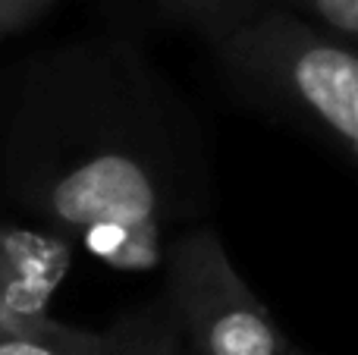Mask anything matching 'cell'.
<instances>
[{"label": "cell", "instance_id": "7", "mask_svg": "<svg viewBox=\"0 0 358 355\" xmlns=\"http://www.w3.org/2000/svg\"><path fill=\"white\" fill-rule=\"evenodd\" d=\"M189 22L201 25L214 41L258 16L255 0H170Z\"/></svg>", "mask_w": 358, "mask_h": 355}, {"label": "cell", "instance_id": "4", "mask_svg": "<svg viewBox=\"0 0 358 355\" xmlns=\"http://www.w3.org/2000/svg\"><path fill=\"white\" fill-rule=\"evenodd\" d=\"M73 264V242L54 230L0 224V333H29L50 318L48 305Z\"/></svg>", "mask_w": 358, "mask_h": 355}, {"label": "cell", "instance_id": "8", "mask_svg": "<svg viewBox=\"0 0 358 355\" xmlns=\"http://www.w3.org/2000/svg\"><path fill=\"white\" fill-rule=\"evenodd\" d=\"M321 19L324 35L358 54V0H305Z\"/></svg>", "mask_w": 358, "mask_h": 355}, {"label": "cell", "instance_id": "3", "mask_svg": "<svg viewBox=\"0 0 358 355\" xmlns=\"http://www.w3.org/2000/svg\"><path fill=\"white\" fill-rule=\"evenodd\" d=\"M167 305L185 355H292L267 305L233 268L217 230H182L164 258Z\"/></svg>", "mask_w": 358, "mask_h": 355}, {"label": "cell", "instance_id": "10", "mask_svg": "<svg viewBox=\"0 0 358 355\" xmlns=\"http://www.w3.org/2000/svg\"><path fill=\"white\" fill-rule=\"evenodd\" d=\"M292 355H305V352H299V349H296V352H292Z\"/></svg>", "mask_w": 358, "mask_h": 355}, {"label": "cell", "instance_id": "9", "mask_svg": "<svg viewBox=\"0 0 358 355\" xmlns=\"http://www.w3.org/2000/svg\"><path fill=\"white\" fill-rule=\"evenodd\" d=\"M57 0H0V38L29 29Z\"/></svg>", "mask_w": 358, "mask_h": 355}, {"label": "cell", "instance_id": "5", "mask_svg": "<svg viewBox=\"0 0 358 355\" xmlns=\"http://www.w3.org/2000/svg\"><path fill=\"white\" fill-rule=\"evenodd\" d=\"M101 355H185L176 318L167 299L136 308L104 331Z\"/></svg>", "mask_w": 358, "mask_h": 355}, {"label": "cell", "instance_id": "1", "mask_svg": "<svg viewBox=\"0 0 358 355\" xmlns=\"http://www.w3.org/2000/svg\"><path fill=\"white\" fill-rule=\"evenodd\" d=\"M176 126L161 82L123 48L57 54L10 104L6 186L107 268L155 270L192 214V148Z\"/></svg>", "mask_w": 358, "mask_h": 355}, {"label": "cell", "instance_id": "2", "mask_svg": "<svg viewBox=\"0 0 358 355\" xmlns=\"http://www.w3.org/2000/svg\"><path fill=\"white\" fill-rule=\"evenodd\" d=\"M239 85L308 119L358 161V54L283 13H258L214 41Z\"/></svg>", "mask_w": 358, "mask_h": 355}, {"label": "cell", "instance_id": "6", "mask_svg": "<svg viewBox=\"0 0 358 355\" xmlns=\"http://www.w3.org/2000/svg\"><path fill=\"white\" fill-rule=\"evenodd\" d=\"M104 333L48 321L29 333H0V355H101Z\"/></svg>", "mask_w": 358, "mask_h": 355}]
</instances>
